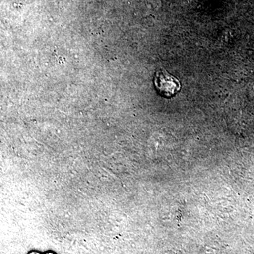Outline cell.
<instances>
[{
  "label": "cell",
  "instance_id": "obj_1",
  "mask_svg": "<svg viewBox=\"0 0 254 254\" xmlns=\"http://www.w3.org/2000/svg\"><path fill=\"white\" fill-rule=\"evenodd\" d=\"M155 86L162 96L171 97L180 89V83L165 70L158 71L155 76Z\"/></svg>",
  "mask_w": 254,
  "mask_h": 254
}]
</instances>
